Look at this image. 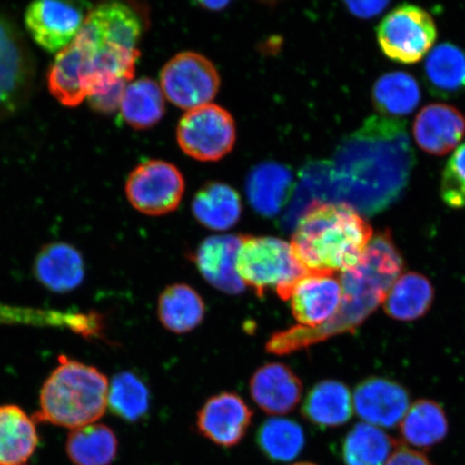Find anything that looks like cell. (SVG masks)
Wrapping results in <instances>:
<instances>
[{"label":"cell","mask_w":465,"mask_h":465,"mask_svg":"<svg viewBox=\"0 0 465 465\" xmlns=\"http://www.w3.org/2000/svg\"><path fill=\"white\" fill-rule=\"evenodd\" d=\"M125 193L139 213L161 216L179 206L184 193V179L171 163L151 160L130 173Z\"/></svg>","instance_id":"cell-8"},{"label":"cell","mask_w":465,"mask_h":465,"mask_svg":"<svg viewBox=\"0 0 465 465\" xmlns=\"http://www.w3.org/2000/svg\"><path fill=\"white\" fill-rule=\"evenodd\" d=\"M420 84L411 74L393 72L381 75L373 87V102L378 112L395 116L411 114L420 104Z\"/></svg>","instance_id":"cell-28"},{"label":"cell","mask_w":465,"mask_h":465,"mask_svg":"<svg viewBox=\"0 0 465 465\" xmlns=\"http://www.w3.org/2000/svg\"><path fill=\"white\" fill-rule=\"evenodd\" d=\"M403 267L402 255L391 232H381L371 238L359 263L341 272L342 303L332 322L316 330L300 327L282 332L283 351L289 353L330 336L352 332L383 303Z\"/></svg>","instance_id":"cell-1"},{"label":"cell","mask_w":465,"mask_h":465,"mask_svg":"<svg viewBox=\"0 0 465 465\" xmlns=\"http://www.w3.org/2000/svg\"><path fill=\"white\" fill-rule=\"evenodd\" d=\"M66 451L74 465H110L118 453V439L104 424H87L68 434Z\"/></svg>","instance_id":"cell-25"},{"label":"cell","mask_w":465,"mask_h":465,"mask_svg":"<svg viewBox=\"0 0 465 465\" xmlns=\"http://www.w3.org/2000/svg\"><path fill=\"white\" fill-rule=\"evenodd\" d=\"M302 411L306 420L318 427L342 426L353 414L351 391L341 381H323L308 392Z\"/></svg>","instance_id":"cell-19"},{"label":"cell","mask_w":465,"mask_h":465,"mask_svg":"<svg viewBox=\"0 0 465 465\" xmlns=\"http://www.w3.org/2000/svg\"><path fill=\"white\" fill-rule=\"evenodd\" d=\"M31 78V63L19 35L0 17V115L19 107Z\"/></svg>","instance_id":"cell-13"},{"label":"cell","mask_w":465,"mask_h":465,"mask_svg":"<svg viewBox=\"0 0 465 465\" xmlns=\"http://www.w3.org/2000/svg\"><path fill=\"white\" fill-rule=\"evenodd\" d=\"M293 316L301 328L316 330L332 322L342 303L339 278L331 274L307 272L294 284L289 295Z\"/></svg>","instance_id":"cell-10"},{"label":"cell","mask_w":465,"mask_h":465,"mask_svg":"<svg viewBox=\"0 0 465 465\" xmlns=\"http://www.w3.org/2000/svg\"><path fill=\"white\" fill-rule=\"evenodd\" d=\"M108 392L101 371L62 356L44 383L36 418L71 430L95 423L108 409Z\"/></svg>","instance_id":"cell-3"},{"label":"cell","mask_w":465,"mask_h":465,"mask_svg":"<svg viewBox=\"0 0 465 465\" xmlns=\"http://www.w3.org/2000/svg\"><path fill=\"white\" fill-rule=\"evenodd\" d=\"M237 272L245 287L260 298L272 290L283 301H288L294 284L307 274L290 243L266 236H242Z\"/></svg>","instance_id":"cell-4"},{"label":"cell","mask_w":465,"mask_h":465,"mask_svg":"<svg viewBox=\"0 0 465 465\" xmlns=\"http://www.w3.org/2000/svg\"><path fill=\"white\" fill-rule=\"evenodd\" d=\"M242 236L216 235L206 238L195 254L202 276L224 293L240 294L245 289L237 272Z\"/></svg>","instance_id":"cell-14"},{"label":"cell","mask_w":465,"mask_h":465,"mask_svg":"<svg viewBox=\"0 0 465 465\" xmlns=\"http://www.w3.org/2000/svg\"><path fill=\"white\" fill-rule=\"evenodd\" d=\"M438 29L433 17L414 5L391 11L377 29L378 43L389 58L402 64L422 60L431 50Z\"/></svg>","instance_id":"cell-6"},{"label":"cell","mask_w":465,"mask_h":465,"mask_svg":"<svg viewBox=\"0 0 465 465\" xmlns=\"http://www.w3.org/2000/svg\"><path fill=\"white\" fill-rule=\"evenodd\" d=\"M252 416V411L240 395L223 392L214 395L202 407L197 428L213 443L232 447L246 435Z\"/></svg>","instance_id":"cell-11"},{"label":"cell","mask_w":465,"mask_h":465,"mask_svg":"<svg viewBox=\"0 0 465 465\" xmlns=\"http://www.w3.org/2000/svg\"><path fill=\"white\" fill-rule=\"evenodd\" d=\"M424 77L436 96L460 94L465 91V52L450 43L436 45L424 63Z\"/></svg>","instance_id":"cell-21"},{"label":"cell","mask_w":465,"mask_h":465,"mask_svg":"<svg viewBox=\"0 0 465 465\" xmlns=\"http://www.w3.org/2000/svg\"><path fill=\"white\" fill-rule=\"evenodd\" d=\"M449 421L440 404L420 400L407 411L401 422V434L406 443L417 449H431L446 438Z\"/></svg>","instance_id":"cell-26"},{"label":"cell","mask_w":465,"mask_h":465,"mask_svg":"<svg viewBox=\"0 0 465 465\" xmlns=\"http://www.w3.org/2000/svg\"><path fill=\"white\" fill-rule=\"evenodd\" d=\"M192 211L206 228L226 231L241 218V197L228 184L209 183L196 194Z\"/></svg>","instance_id":"cell-23"},{"label":"cell","mask_w":465,"mask_h":465,"mask_svg":"<svg viewBox=\"0 0 465 465\" xmlns=\"http://www.w3.org/2000/svg\"><path fill=\"white\" fill-rule=\"evenodd\" d=\"M108 407L114 415L129 422L141 420L150 407V393L142 380L130 371L115 375L109 386Z\"/></svg>","instance_id":"cell-30"},{"label":"cell","mask_w":465,"mask_h":465,"mask_svg":"<svg viewBox=\"0 0 465 465\" xmlns=\"http://www.w3.org/2000/svg\"><path fill=\"white\" fill-rule=\"evenodd\" d=\"M434 300V289L427 277L406 272L392 284L383 301L387 315L401 322H414L426 315Z\"/></svg>","instance_id":"cell-20"},{"label":"cell","mask_w":465,"mask_h":465,"mask_svg":"<svg viewBox=\"0 0 465 465\" xmlns=\"http://www.w3.org/2000/svg\"><path fill=\"white\" fill-rule=\"evenodd\" d=\"M257 443L271 460L289 462L303 450L305 434L298 422L286 418H271L261 424Z\"/></svg>","instance_id":"cell-29"},{"label":"cell","mask_w":465,"mask_h":465,"mask_svg":"<svg viewBox=\"0 0 465 465\" xmlns=\"http://www.w3.org/2000/svg\"><path fill=\"white\" fill-rule=\"evenodd\" d=\"M122 119L136 130L154 126L165 113V96L161 85L150 78L127 84L120 104Z\"/></svg>","instance_id":"cell-22"},{"label":"cell","mask_w":465,"mask_h":465,"mask_svg":"<svg viewBox=\"0 0 465 465\" xmlns=\"http://www.w3.org/2000/svg\"><path fill=\"white\" fill-rule=\"evenodd\" d=\"M293 465H317V464H313V463H311V462H301V463H296V464H293Z\"/></svg>","instance_id":"cell-36"},{"label":"cell","mask_w":465,"mask_h":465,"mask_svg":"<svg viewBox=\"0 0 465 465\" xmlns=\"http://www.w3.org/2000/svg\"><path fill=\"white\" fill-rule=\"evenodd\" d=\"M34 272L37 281L52 292L67 293L84 282V261L79 250L69 243L51 242L38 252Z\"/></svg>","instance_id":"cell-17"},{"label":"cell","mask_w":465,"mask_h":465,"mask_svg":"<svg viewBox=\"0 0 465 465\" xmlns=\"http://www.w3.org/2000/svg\"><path fill=\"white\" fill-rule=\"evenodd\" d=\"M440 196L447 206L465 208V143L447 162L441 174Z\"/></svg>","instance_id":"cell-32"},{"label":"cell","mask_w":465,"mask_h":465,"mask_svg":"<svg viewBox=\"0 0 465 465\" xmlns=\"http://www.w3.org/2000/svg\"><path fill=\"white\" fill-rule=\"evenodd\" d=\"M177 141L191 158L202 162L218 161L234 147L235 121L229 112L214 104L189 110L180 119Z\"/></svg>","instance_id":"cell-5"},{"label":"cell","mask_w":465,"mask_h":465,"mask_svg":"<svg viewBox=\"0 0 465 465\" xmlns=\"http://www.w3.org/2000/svg\"><path fill=\"white\" fill-rule=\"evenodd\" d=\"M371 238L373 230L356 209L315 202L296 225L290 245L307 272L335 275L359 263Z\"/></svg>","instance_id":"cell-2"},{"label":"cell","mask_w":465,"mask_h":465,"mask_svg":"<svg viewBox=\"0 0 465 465\" xmlns=\"http://www.w3.org/2000/svg\"><path fill=\"white\" fill-rule=\"evenodd\" d=\"M290 180V173L281 166L258 167L248 185V193L253 207L267 216L276 213L287 195Z\"/></svg>","instance_id":"cell-31"},{"label":"cell","mask_w":465,"mask_h":465,"mask_svg":"<svg viewBox=\"0 0 465 465\" xmlns=\"http://www.w3.org/2000/svg\"><path fill=\"white\" fill-rule=\"evenodd\" d=\"M86 15L77 3L40 0L28 5L25 21L27 32L40 48L58 54L77 37Z\"/></svg>","instance_id":"cell-9"},{"label":"cell","mask_w":465,"mask_h":465,"mask_svg":"<svg viewBox=\"0 0 465 465\" xmlns=\"http://www.w3.org/2000/svg\"><path fill=\"white\" fill-rule=\"evenodd\" d=\"M159 318L172 332L183 334L199 327L205 316V304L193 288L184 283L165 289L159 300Z\"/></svg>","instance_id":"cell-24"},{"label":"cell","mask_w":465,"mask_h":465,"mask_svg":"<svg viewBox=\"0 0 465 465\" xmlns=\"http://www.w3.org/2000/svg\"><path fill=\"white\" fill-rule=\"evenodd\" d=\"M391 436L369 423H358L342 445L346 465H383L398 447Z\"/></svg>","instance_id":"cell-27"},{"label":"cell","mask_w":465,"mask_h":465,"mask_svg":"<svg viewBox=\"0 0 465 465\" xmlns=\"http://www.w3.org/2000/svg\"><path fill=\"white\" fill-rule=\"evenodd\" d=\"M206 5V7H208L209 9H219L218 7H224V5H226V3H223V2H218V3H205L203 4Z\"/></svg>","instance_id":"cell-35"},{"label":"cell","mask_w":465,"mask_h":465,"mask_svg":"<svg viewBox=\"0 0 465 465\" xmlns=\"http://www.w3.org/2000/svg\"><path fill=\"white\" fill-rule=\"evenodd\" d=\"M250 392L254 402L267 414L284 415L300 403L302 382L287 365L269 363L253 374Z\"/></svg>","instance_id":"cell-16"},{"label":"cell","mask_w":465,"mask_h":465,"mask_svg":"<svg viewBox=\"0 0 465 465\" xmlns=\"http://www.w3.org/2000/svg\"><path fill=\"white\" fill-rule=\"evenodd\" d=\"M383 465H433L421 452L398 445L391 458Z\"/></svg>","instance_id":"cell-33"},{"label":"cell","mask_w":465,"mask_h":465,"mask_svg":"<svg viewBox=\"0 0 465 465\" xmlns=\"http://www.w3.org/2000/svg\"><path fill=\"white\" fill-rule=\"evenodd\" d=\"M353 406L364 422L377 428H393L409 411L410 395L398 382L373 377L357 387Z\"/></svg>","instance_id":"cell-12"},{"label":"cell","mask_w":465,"mask_h":465,"mask_svg":"<svg viewBox=\"0 0 465 465\" xmlns=\"http://www.w3.org/2000/svg\"><path fill=\"white\" fill-rule=\"evenodd\" d=\"M348 7L353 15L360 17H371L385 9L387 2L348 3Z\"/></svg>","instance_id":"cell-34"},{"label":"cell","mask_w":465,"mask_h":465,"mask_svg":"<svg viewBox=\"0 0 465 465\" xmlns=\"http://www.w3.org/2000/svg\"><path fill=\"white\" fill-rule=\"evenodd\" d=\"M465 135V116L446 104H431L416 116L414 137L427 153L445 155L455 149Z\"/></svg>","instance_id":"cell-15"},{"label":"cell","mask_w":465,"mask_h":465,"mask_svg":"<svg viewBox=\"0 0 465 465\" xmlns=\"http://www.w3.org/2000/svg\"><path fill=\"white\" fill-rule=\"evenodd\" d=\"M220 87V75L213 64L194 52L172 58L161 73V89L177 107L192 110L212 104Z\"/></svg>","instance_id":"cell-7"},{"label":"cell","mask_w":465,"mask_h":465,"mask_svg":"<svg viewBox=\"0 0 465 465\" xmlns=\"http://www.w3.org/2000/svg\"><path fill=\"white\" fill-rule=\"evenodd\" d=\"M38 443L35 418L19 406H0V465H25Z\"/></svg>","instance_id":"cell-18"}]
</instances>
